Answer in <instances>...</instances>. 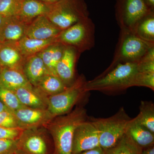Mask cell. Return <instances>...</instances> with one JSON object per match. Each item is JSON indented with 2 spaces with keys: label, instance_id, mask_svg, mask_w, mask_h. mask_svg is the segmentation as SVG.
Here are the masks:
<instances>
[{
  "label": "cell",
  "instance_id": "obj_1",
  "mask_svg": "<svg viewBox=\"0 0 154 154\" xmlns=\"http://www.w3.org/2000/svg\"><path fill=\"white\" fill-rule=\"evenodd\" d=\"M88 117L87 110L80 104L69 113L54 117L43 126L52 137L53 154H72L75 130Z\"/></svg>",
  "mask_w": 154,
  "mask_h": 154
},
{
  "label": "cell",
  "instance_id": "obj_2",
  "mask_svg": "<svg viewBox=\"0 0 154 154\" xmlns=\"http://www.w3.org/2000/svg\"><path fill=\"white\" fill-rule=\"evenodd\" d=\"M138 64L119 63L107 68L95 79L87 81L85 91H98L107 94H118L135 86Z\"/></svg>",
  "mask_w": 154,
  "mask_h": 154
},
{
  "label": "cell",
  "instance_id": "obj_3",
  "mask_svg": "<svg viewBox=\"0 0 154 154\" xmlns=\"http://www.w3.org/2000/svg\"><path fill=\"white\" fill-rule=\"evenodd\" d=\"M95 125L99 138V146L103 150L114 146L127 132L131 119L123 107L107 118L88 117Z\"/></svg>",
  "mask_w": 154,
  "mask_h": 154
},
{
  "label": "cell",
  "instance_id": "obj_4",
  "mask_svg": "<svg viewBox=\"0 0 154 154\" xmlns=\"http://www.w3.org/2000/svg\"><path fill=\"white\" fill-rule=\"evenodd\" d=\"M153 47L154 43L143 40L129 31L120 30L113 60L107 68L119 63H138Z\"/></svg>",
  "mask_w": 154,
  "mask_h": 154
},
{
  "label": "cell",
  "instance_id": "obj_5",
  "mask_svg": "<svg viewBox=\"0 0 154 154\" xmlns=\"http://www.w3.org/2000/svg\"><path fill=\"white\" fill-rule=\"evenodd\" d=\"M86 82L85 76L80 75L62 92L48 97L47 110L53 118L69 113L75 105L81 104L89 93L85 89Z\"/></svg>",
  "mask_w": 154,
  "mask_h": 154
},
{
  "label": "cell",
  "instance_id": "obj_6",
  "mask_svg": "<svg viewBox=\"0 0 154 154\" xmlns=\"http://www.w3.org/2000/svg\"><path fill=\"white\" fill-rule=\"evenodd\" d=\"M95 34V24L89 17L62 30L56 40L65 46L74 48L81 54L94 47Z\"/></svg>",
  "mask_w": 154,
  "mask_h": 154
},
{
  "label": "cell",
  "instance_id": "obj_7",
  "mask_svg": "<svg viewBox=\"0 0 154 154\" xmlns=\"http://www.w3.org/2000/svg\"><path fill=\"white\" fill-rule=\"evenodd\" d=\"M61 30H64L89 17L88 7L85 0H60L53 4L46 15Z\"/></svg>",
  "mask_w": 154,
  "mask_h": 154
},
{
  "label": "cell",
  "instance_id": "obj_8",
  "mask_svg": "<svg viewBox=\"0 0 154 154\" xmlns=\"http://www.w3.org/2000/svg\"><path fill=\"white\" fill-rule=\"evenodd\" d=\"M115 15L120 30L133 33L143 18L154 11L146 0H116Z\"/></svg>",
  "mask_w": 154,
  "mask_h": 154
},
{
  "label": "cell",
  "instance_id": "obj_9",
  "mask_svg": "<svg viewBox=\"0 0 154 154\" xmlns=\"http://www.w3.org/2000/svg\"><path fill=\"white\" fill-rule=\"evenodd\" d=\"M19 147L29 154H53L54 150L52 137L44 127L24 130Z\"/></svg>",
  "mask_w": 154,
  "mask_h": 154
},
{
  "label": "cell",
  "instance_id": "obj_10",
  "mask_svg": "<svg viewBox=\"0 0 154 154\" xmlns=\"http://www.w3.org/2000/svg\"><path fill=\"white\" fill-rule=\"evenodd\" d=\"M99 146V132L88 117V119L79 125L75 130L72 154H78Z\"/></svg>",
  "mask_w": 154,
  "mask_h": 154
},
{
  "label": "cell",
  "instance_id": "obj_11",
  "mask_svg": "<svg viewBox=\"0 0 154 154\" xmlns=\"http://www.w3.org/2000/svg\"><path fill=\"white\" fill-rule=\"evenodd\" d=\"M13 113L18 127L24 130L43 127L54 118L47 109L25 106Z\"/></svg>",
  "mask_w": 154,
  "mask_h": 154
},
{
  "label": "cell",
  "instance_id": "obj_12",
  "mask_svg": "<svg viewBox=\"0 0 154 154\" xmlns=\"http://www.w3.org/2000/svg\"><path fill=\"white\" fill-rule=\"evenodd\" d=\"M81 55L76 49L66 46L62 56L56 67V72L66 87L71 85L76 79L75 65Z\"/></svg>",
  "mask_w": 154,
  "mask_h": 154
},
{
  "label": "cell",
  "instance_id": "obj_13",
  "mask_svg": "<svg viewBox=\"0 0 154 154\" xmlns=\"http://www.w3.org/2000/svg\"><path fill=\"white\" fill-rule=\"evenodd\" d=\"M62 30L46 15H42L28 24L25 36L40 39H52L56 38Z\"/></svg>",
  "mask_w": 154,
  "mask_h": 154
},
{
  "label": "cell",
  "instance_id": "obj_14",
  "mask_svg": "<svg viewBox=\"0 0 154 154\" xmlns=\"http://www.w3.org/2000/svg\"><path fill=\"white\" fill-rule=\"evenodd\" d=\"M28 25L19 17H10L0 28V42H18L26 36Z\"/></svg>",
  "mask_w": 154,
  "mask_h": 154
},
{
  "label": "cell",
  "instance_id": "obj_15",
  "mask_svg": "<svg viewBox=\"0 0 154 154\" xmlns=\"http://www.w3.org/2000/svg\"><path fill=\"white\" fill-rule=\"evenodd\" d=\"M26 59L16 43H2L0 46V65L3 68L23 70Z\"/></svg>",
  "mask_w": 154,
  "mask_h": 154
},
{
  "label": "cell",
  "instance_id": "obj_16",
  "mask_svg": "<svg viewBox=\"0 0 154 154\" xmlns=\"http://www.w3.org/2000/svg\"><path fill=\"white\" fill-rule=\"evenodd\" d=\"M13 91L23 106L30 108L47 109L48 98L33 86L22 87Z\"/></svg>",
  "mask_w": 154,
  "mask_h": 154
},
{
  "label": "cell",
  "instance_id": "obj_17",
  "mask_svg": "<svg viewBox=\"0 0 154 154\" xmlns=\"http://www.w3.org/2000/svg\"><path fill=\"white\" fill-rule=\"evenodd\" d=\"M23 71L29 82L33 87L36 86L45 75L50 74L38 54L26 58L23 67Z\"/></svg>",
  "mask_w": 154,
  "mask_h": 154
},
{
  "label": "cell",
  "instance_id": "obj_18",
  "mask_svg": "<svg viewBox=\"0 0 154 154\" xmlns=\"http://www.w3.org/2000/svg\"><path fill=\"white\" fill-rule=\"evenodd\" d=\"M52 5L38 0H22L18 17L29 24L38 16L47 15L51 10Z\"/></svg>",
  "mask_w": 154,
  "mask_h": 154
},
{
  "label": "cell",
  "instance_id": "obj_19",
  "mask_svg": "<svg viewBox=\"0 0 154 154\" xmlns=\"http://www.w3.org/2000/svg\"><path fill=\"white\" fill-rule=\"evenodd\" d=\"M0 86L14 91L22 87L32 85L26 78L23 70L3 68L0 73Z\"/></svg>",
  "mask_w": 154,
  "mask_h": 154
},
{
  "label": "cell",
  "instance_id": "obj_20",
  "mask_svg": "<svg viewBox=\"0 0 154 154\" xmlns=\"http://www.w3.org/2000/svg\"><path fill=\"white\" fill-rule=\"evenodd\" d=\"M127 132L142 148L154 145V133L141 124L136 117L130 121Z\"/></svg>",
  "mask_w": 154,
  "mask_h": 154
},
{
  "label": "cell",
  "instance_id": "obj_21",
  "mask_svg": "<svg viewBox=\"0 0 154 154\" xmlns=\"http://www.w3.org/2000/svg\"><path fill=\"white\" fill-rule=\"evenodd\" d=\"M57 42L56 38L40 39L25 36L16 43L17 47L25 57L37 54L48 46Z\"/></svg>",
  "mask_w": 154,
  "mask_h": 154
},
{
  "label": "cell",
  "instance_id": "obj_22",
  "mask_svg": "<svg viewBox=\"0 0 154 154\" xmlns=\"http://www.w3.org/2000/svg\"><path fill=\"white\" fill-rule=\"evenodd\" d=\"M66 47L65 45L57 42L38 54L42 59L48 72L51 74L57 75L56 67L62 56Z\"/></svg>",
  "mask_w": 154,
  "mask_h": 154
},
{
  "label": "cell",
  "instance_id": "obj_23",
  "mask_svg": "<svg viewBox=\"0 0 154 154\" xmlns=\"http://www.w3.org/2000/svg\"><path fill=\"white\" fill-rule=\"evenodd\" d=\"M34 87L48 98L62 92L67 87L58 76L48 74L43 77Z\"/></svg>",
  "mask_w": 154,
  "mask_h": 154
},
{
  "label": "cell",
  "instance_id": "obj_24",
  "mask_svg": "<svg viewBox=\"0 0 154 154\" xmlns=\"http://www.w3.org/2000/svg\"><path fill=\"white\" fill-rule=\"evenodd\" d=\"M143 150L126 132L114 146L104 151L105 154H142Z\"/></svg>",
  "mask_w": 154,
  "mask_h": 154
},
{
  "label": "cell",
  "instance_id": "obj_25",
  "mask_svg": "<svg viewBox=\"0 0 154 154\" xmlns=\"http://www.w3.org/2000/svg\"><path fill=\"white\" fill-rule=\"evenodd\" d=\"M132 33L143 40L154 43V11L138 23Z\"/></svg>",
  "mask_w": 154,
  "mask_h": 154
},
{
  "label": "cell",
  "instance_id": "obj_26",
  "mask_svg": "<svg viewBox=\"0 0 154 154\" xmlns=\"http://www.w3.org/2000/svg\"><path fill=\"white\" fill-rule=\"evenodd\" d=\"M140 112L136 116L138 121L154 133V104L151 101H142Z\"/></svg>",
  "mask_w": 154,
  "mask_h": 154
},
{
  "label": "cell",
  "instance_id": "obj_27",
  "mask_svg": "<svg viewBox=\"0 0 154 154\" xmlns=\"http://www.w3.org/2000/svg\"><path fill=\"white\" fill-rule=\"evenodd\" d=\"M0 100L12 112L24 107L14 91L0 86Z\"/></svg>",
  "mask_w": 154,
  "mask_h": 154
},
{
  "label": "cell",
  "instance_id": "obj_28",
  "mask_svg": "<svg viewBox=\"0 0 154 154\" xmlns=\"http://www.w3.org/2000/svg\"><path fill=\"white\" fill-rule=\"evenodd\" d=\"M22 0H0V15L7 17H17Z\"/></svg>",
  "mask_w": 154,
  "mask_h": 154
},
{
  "label": "cell",
  "instance_id": "obj_29",
  "mask_svg": "<svg viewBox=\"0 0 154 154\" xmlns=\"http://www.w3.org/2000/svg\"><path fill=\"white\" fill-rule=\"evenodd\" d=\"M135 86L146 87L154 91V72H146L138 70Z\"/></svg>",
  "mask_w": 154,
  "mask_h": 154
},
{
  "label": "cell",
  "instance_id": "obj_30",
  "mask_svg": "<svg viewBox=\"0 0 154 154\" xmlns=\"http://www.w3.org/2000/svg\"><path fill=\"white\" fill-rule=\"evenodd\" d=\"M24 129L19 127H0V140H19Z\"/></svg>",
  "mask_w": 154,
  "mask_h": 154
},
{
  "label": "cell",
  "instance_id": "obj_31",
  "mask_svg": "<svg viewBox=\"0 0 154 154\" xmlns=\"http://www.w3.org/2000/svg\"><path fill=\"white\" fill-rule=\"evenodd\" d=\"M19 149V140H0V154H14Z\"/></svg>",
  "mask_w": 154,
  "mask_h": 154
},
{
  "label": "cell",
  "instance_id": "obj_32",
  "mask_svg": "<svg viewBox=\"0 0 154 154\" xmlns=\"http://www.w3.org/2000/svg\"><path fill=\"white\" fill-rule=\"evenodd\" d=\"M0 127H19L13 112L10 110L0 112Z\"/></svg>",
  "mask_w": 154,
  "mask_h": 154
},
{
  "label": "cell",
  "instance_id": "obj_33",
  "mask_svg": "<svg viewBox=\"0 0 154 154\" xmlns=\"http://www.w3.org/2000/svg\"><path fill=\"white\" fill-rule=\"evenodd\" d=\"M78 154H105L104 150L101 147H98L96 148L85 151Z\"/></svg>",
  "mask_w": 154,
  "mask_h": 154
},
{
  "label": "cell",
  "instance_id": "obj_34",
  "mask_svg": "<svg viewBox=\"0 0 154 154\" xmlns=\"http://www.w3.org/2000/svg\"><path fill=\"white\" fill-rule=\"evenodd\" d=\"M142 154H154V145L143 149Z\"/></svg>",
  "mask_w": 154,
  "mask_h": 154
},
{
  "label": "cell",
  "instance_id": "obj_35",
  "mask_svg": "<svg viewBox=\"0 0 154 154\" xmlns=\"http://www.w3.org/2000/svg\"><path fill=\"white\" fill-rule=\"evenodd\" d=\"M10 17H4L2 15H0V28L5 24V22Z\"/></svg>",
  "mask_w": 154,
  "mask_h": 154
},
{
  "label": "cell",
  "instance_id": "obj_36",
  "mask_svg": "<svg viewBox=\"0 0 154 154\" xmlns=\"http://www.w3.org/2000/svg\"><path fill=\"white\" fill-rule=\"evenodd\" d=\"M40 2H42L45 3H47L48 4H54L55 3L57 2L60 0H38Z\"/></svg>",
  "mask_w": 154,
  "mask_h": 154
},
{
  "label": "cell",
  "instance_id": "obj_37",
  "mask_svg": "<svg viewBox=\"0 0 154 154\" xmlns=\"http://www.w3.org/2000/svg\"><path fill=\"white\" fill-rule=\"evenodd\" d=\"M9 110L5 105L2 103V102L0 100V112L5 111V110Z\"/></svg>",
  "mask_w": 154,
  "mask_h": 154
},
{
  "label": "cell",
  "instance_id": "obj_38",
  "mask_svg": "<svg viewBox=\"0 0 154 154\" xmlns=\"http://www.w3.org/2000/svg\"><path fill=\"white\" fill-rule=\"evenodd\" d=\"M146 1L150 7H151L152 8H154V0H146Z\"/></svg>",
  "mask_w": 154,
  "mask_h": 154
},
{
  "label": "cell",
  "instance_id": "obj_39",
  "mask_svg": "<svg viewBox=\"0 0 154 154\" xmlns=\"http://www.w3.org/2000/svg\"><path fill=\"white\" fill-rule=\"evenodd\" d=\"M14 154H29L23 151L22 150L20 149H18L17 152Z\"/></svg>",
  "mask_w": 154,
  "mask_h": 154
},
{
  "label": "cell",
  "instance_id": "obj_40",
  "mask_svg": "<svg viewBox=\"0 0 154 154\" xmlns=\"http://www.w3.org/2000/svg\"><path fill=\"white\" fill-rule=\"evenodd\" d=\"M3 68L0 65V73H1V71H2V69Z\"/></svg>",
  "mask_w": 154,
  "mask_h": 154
},
{
  "label": "cell",
  "instance_id": "obj_41",
  "mask_svg": "<svg viewBox=\"0 0 154 154\" xmlns=\"http://www.w3.org/2000/svg\"><path fill=\"white\" fill-rule=\"evenodd\" d=\"M1 45H2V43H1V42H0V46H1Z\"/></svg>",
  "mask_w": 154,
  "mask_h": 154
}]
</instances>
